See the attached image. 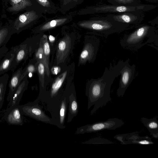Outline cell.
Returning a JSON list of instances; mask_svg holds the SVG:
<instances>
[{
	"mask_svg": "<svg viewBox=\"0 0 158 158\" xmlns=\"http://www.w3.org/2000/svg\"><path fill=\"white\" fill-rule=\"evenodd\" d=\"M125 61L119 60L114 65L111 64L106 68L102 76L97 79H91L86 82L85 95L87 98V109L93 106L90 114L95 113L100 108L106 106L112 100L110 96L111 85L115 79L120 75Z\"/></svg>",
	"mask_w": 158,
	"mask_h": 158,
	"instance_id": "1",
	"label": "cell"
},
{
	"mask_svg": "<svg viewBox=\"0 0 158 158\" xmlns=\"http://www.w3.org/2000/svg\"><path fill=\"white\" fill-rule=\"evenodd\" d=\"M155 35L153 30L149 26L142 27L131 34L124 36L121 40L120 44L124 48L137 51L150 43Z\"/></svg>",
	"mask_w": 158,
	"mask_h": 158,
	"instance_id": "2",
	"label": "cell"
},
{
	"mask_svg": "<svg viewBox=\"0 0 158 158\" xmlns=\"http://www.w3.org/2000/svg\"><path fill=\"white\" fill-rule=\"evenodd\" d=\"M80 27L92 31V34L108 36L109 35L120 32L124 30L126 27L118 22H111L105 20H92L78 22Z\"/></svg>",
	"mask_w": 158,
	"mask_h": 158,
	"instance_id": "3",
	"label": "cell"
},
{
	"mask_svg": "<svg viewBox=\"0 0 158 158\" xmlns=\"http://www.w3.org/2000/svg\"><path fill=\"white\" fill-rule=\"evenodd\" d=\"M43 14L37 9L33 8L25 10L14 20H10L9 24L13 33H19L31 27L44 16Z\"/></svg>",
	"mask_w": 158,
	"mask_h": 158,
	"instance_id": "4",
	"label": "cell"
},
{
	"mask_svg": "<svg viewBox=\"0 0 158 158\" xmlns=\"http://www.w3.org/2000/svg\"><path fill=\"white\" fill-rule=\"evenodd\" d=\"M100 41L94 35H85L84 45L78 60V66L85 65L87 62L93 63L96 58Z\"/></svg>",
	"mask_w": 158,
	"mask_h": 158,
	"instance_id": "5",
	"label": "cell"
},
{
	"mask_svg": "<svg viewBox=\"0 0 158 158\" xmlns=\"http://www.w3.org/2000/svg\"><path fill=\"white\" fill-rule=\"evenodd\" d=\"M124 122L117 118H110L107 120L87 124L78 127L76 134L95 132L106 130H114L122 127Z\"/></svg>",
	"mask_w": 158,
	"mask_h": 158,
	"instance_id": "6",
	"label": "cell"
},
{
	"mask_svg": "<svg viewBox=\"0 0 158 158\" xmlns=\"http://www.w3.org/2000/svg\"><path fill=\"white\" fill-rule=\"evenodd\" d=\"M63 34L57 46L56 58L58 64L65 62L73 53L76 39L74 33H69L64 31Z\"/></svg>",
	"mask_w": 158,
	"mask_h": 158,
	"instance_id": "7",
	"label": "cell"
},
{
	"mask_svg": "<svg viewBox=\"0 0 158 158\" xmlns=\"http://www.w3.org/2000/svg\"><path fill=\"white\" fill-rule=\"evenodd\" d=\"M135 71V65H131L129 63V59L125 61L124 66L120 72V78L119 86L117 90L118 97L123 96L127 89L134 78Z\"/></svg>",
	"mask_w": 158,
	"mask_h": 158,
	"instance_id": "8",
	"label": "cell"
},
{
	"mask_svg": "<svg viewBox=\"0 0 158 158\" xmlns=\"http://www.w3.org/2000/svg\"><path fill=\"white\" fill-rule=\"evenodd\" d=\"M45 18V21L32 30L33 33L35 34L44 33L62 26L68 23L71 20V17L70 15L56 16L51 18H47L46 17Z\"/></svg>",
	"mask_w": 158,
	"mask_h": 158,
	"instance_id": "9",
	"label": "cell"
},
{
	"mask_svg": "<svg viewBox=\"0 0 158 158\" xmlns=\"http://www.w3.org/2000/svg\"><path fill=\"white\" fill-rule=\"evenodd\" d=\"M114 138L123 144H136L148 145L154 143L152 141L151 138L148 136L140 137L137 132L118 135H115Z\"/></svg>",
	"mask_w": 158,
	"mask_h": 158,
	"instance_id": "10",
	"label": "cell"
},
{
	"mask_svg": "<svg viewBox=\"0 0 158 158\" xmlns=\"http://www.w3.org/2000/svg\"><path fill=\"white\" fill-rule=\"evenodd\" d=\"M130 10V7L125 6L105 5L88 7L80 10L78 14L84 15L98 13H120Z\"/></svg>",
	"mask_w": 158,
	"mask_h": 158,
	"instance_id": "11",
	"label": "cell"
},
{
	"mask_svg": "<svg viewBox=\"0 0 158 158\" xmlns=\"http://www.w3.org/2000/svg\"><path fill=\"white\" fill-rule=\"evenodd\" d=\"M4 0L6 10L12 15L35 8L30 0Z\"/></svg>",
	"mask_w": 158,
	"mask_h": 158,
	"instance_id": "12",
	"label": "cell"
},
{
	"mask_svg": "<svg viewBox=\"0 0 158 158\" xmlns=\"http://www.w3.org/2000/svg\"><path fill=\"white\" fill-rule=\"evenodd\" d=\"M34 7L44 14H55L59 8L52 0H30Z\"/></svg>",
	"mask_w": 158,
	"mask_h": 158,
	"instance_id": "13",
	"label": "cell"
},
{
	"mask_svg": "<svg viewBox=\"0 0 158 158\" xmlns=\"http://www.w3.org/2000/svg\"><path fill=\"white\" fill-rule=\"evenodd\" d=\"M69 113L68 122H71L76 116L79 111V105L77 100L74 85L72 83L69 92Z\"/></svg>",
	"mask_w": 158,
	"mask_h": 158,
	"instance_id": "14",
	"label": "cell"
},
{
	"mask_svg": "<svg viewBox=\"0 0 158 158\" xmlns=\"http://www.w3.org/2000/svg\"><path fill=\"white\" fill-rule=\"evenodd\" d=\"M141 122L148 129L152 137L158 139V121L156 117L148 119L144 117L141 119Z\"/></svg>",
	"mask_w": 158,
	"mask_h": 158,
	"instance_id": "15",
	"label": "cell"
},
{
	"mask_svg": "<svg viewBox=\"0 0 158 158\" xmlns=\"http://www.w3.org/2000/svg\"><path fill=\"white\" fill-rule=\"evenodd\" d=\"M72 66L67 67L54 81L51 88V95H54L61 87L65 79L70 74Z\"/></svg>",
	"mask_w": 158,
	"mask_h": 158,
	"instance_id": "16",
	"label": "cell"
},
{
	"mask_svg": "<svg viewBox=\"0 0 158 158\" xmlns=\"http://www.w3.org/2000/svg\"><path fill=\"white\" fill-rule=\"evenodd\" d=\"M35 58L36 59L37 61L41 62L44 64L45 67V74L49 77L50 73L49 64L46 60L44 54L43 44L41 40L40 42L39 48L35 53Z\"/></svg>",
	"mask_w": 158,
	"mask_h": 158,
	"instance_id": "17",
	"label": "cell"
},
{
	"mask_svg": "<svg viewBox=\"0 0 158 158\" xmlns=\"http://www.w3.org/2000/svg\"><path fill=\"white\" fill-rule=\"evenodd\" d=\"M13 34L12 28L10 24H8L4 26L0 27V41L1 45L5 40L8 39L11 35Z\"/></svg>",
	"mask_w": 158,
	"mask_h": 158,
	"instance_id": "18",
	"label": "cell"
},
{
	"mask_svg": "<svg viewBox=\"0 0 158 158\" xmlns=\"http://www.w3.org/2000/svg\"><path fill=\"white\" fill-rule=\"evenodd\" d=\"M43 33L41 39L42 43L44 54L46 60L49 64V57L50 53V46L47 36Z\"/></svg>",
	"mask_w": 158,
	"mask_h": 158,
	"instance_id": "19",
	"label": "cell"
},
{
	"mask_svg": "<svg viewBox=\"0 0 158 158\" xmlns=\"http://www.w3.org/2000/svg\"><path fill=\"white\" fill-rule=\"evenodd\" d=\"M35 66L37 71L40 81L42 86H44V75L45 74V67L44 64L41 62H38L36 63Z\"/></svg>",
	"mask_w": 158,
	"mask_h": 158,
	"instance_id": "20",
	"label": "cell"
},
{
	"mask_svg": "<svg viewBox=\"0 0 158 158\" xmlns=\"http://www.w3.org/2000/svg\"><path fill=\"white\" fill-rule=\"evenodd\" d=\"M82 143L88 144H107L114 143L112 141L107 139L101 137H96L91 139L88 140L83 142Z\"/></svg>",
	"mask_w": 158,
	"mask_h": 158,
	"instance_id": "21",
	"label": "cell"
},
{
	"mask_svg": "<svg viewBox=\"0 0 158 158\" xmlns=\"http://www.w3.org/2000/svg\"><path fill=\"white\" fill-rule=\"evenodd\" d=\"M111 17L114 20L119 23H128L131 20V17L129 15L125 14L112 15Z\"/></svg>",
	"mask_w": 158,
	"mask_h": 158,
	"instance_id": "22",
	"label": "cell"
},
{
	"mask_svg": "<svg viewBox=\"0 0 158 158\" xmlns=\"http://www.w3.org/2000/svg\"><path fill=\"white\" fill-rule=\"evenodd\" d=\"M19 69L13 75L10 82V85L11 88L14 89L16 87L19 83L22 73Z\"/></svg>",
	"mask_w": 158,
	"mask_h": 158,
	"instance_id": "23",
	"label": "cell"
},
{
	"mask_svg": "<svg viewBox=\"0 0 158 158\" xmlns=\"http://www.w3.org/2000/svg\"><path fill=\"white\" fill-rule=\"evenodd\" d=\"M68 102H69V98L67 100L66 98H64L61 105L60 110V122L61 124H63L64 122Z\"/></svg>",
	"mask_w": 158,
	"mask_h": 158,
	"instance_id": "24",
	"label": "cell"
},
{
	"mask_svg": "<svg viewBox=\"0 0 158 158\" xmlns=\"http://www.w3.org/2000/svg\"><path fill=\"white\" fill-rule=\"evenodd\" d=\"M15 56L14 55L10 58H5L1 64L0 67V73H2L3 72L6 70H7V69L10 66V64L12 63V60L14 58Z\"/></svg>",
	"mask_w": 158,
	"mask_h": 158,
	"instance_id": "25",
	"label": "cell"
},
{
	"mask_svg": "<svg viewBox=\"0 0 158 158\" xmlns=\"http://www.w3.org/2000/svg\"><path fill=\"white\" fill-rule=\"evenodd\" d=\"M20 119V114L18 109L14 110L9 117V120L12 123L19 122Z\"/></svg>",
	"mask_w": 158,
	"mask_h": 158,
	"instance_id": "26",
	"label": "cell"
},
{
	"mask_svg": "<svg viewBox=\"0 0 158 158\" xmlns=\"http://www.w3.org/2000/svg\"><path fill=\"white\" fill-rule=\"evenodd\" d=\"M36 68L35 65H34L33 64H31L27 66L25 71L24 73L22 72L19 80V83L22 80L26 75L27 74L34 72L36 70Z\"/></svg>",
	"mask_w": 158,
	"mask_h": 158,
	"instance_id": "27",
	"label": "cell"
},
{
	"mask_svg": "<svg viewBox=\"0 0 158 158\" xmlns=\"http://www.w3.org/2000/svg\"><path fill=\"white\" fill-rule=\"evenodd\" d=\"M25 54V50L23 48L20 49L17 54L16 60L18 62H20L24 58Z\"/></svg>",
	"mask_w": 158,
	"mask_h": 158,
	"instance_id": "28",
	"label": "cell"
},
{
	"mask_svg": "<svg viewBox=\"0 0 158 158\" xmlns=\"http://www.w3.org/2000/svg\"><path fill=\"white\" fill-rule=\"evenodd\" d=\"M158 50V35H155L152 41L147 44Z\"/></svg>",
	"mask_w": 158,
	"mask_h": 158,
	"instance_id": "29",
	"label": "cell"
},
{
	"mask_svg": "<svg viewBox=\"0 0 158 158\" xmlns=\"http://www.w3.org/2000/svg\"><path fill=\"white\" fill-rule=\"evenodd\" d=\"M32 112L35 115H39L41 114V111L39 109L34 108L32 110Z\"/></svg>",
	"mask_w": 158,
	"mask_h": 158,
	"instance_id": "30",
	"label": "cell"
},
{
	"mask_svg": "<svg viewBox=\"0 0 158 158\" xmlns=\"http://www.w3.org/2000/svg\"><path fill=\"white\" fill-rule=\"evenodd\" d=\"M4 88V84L3 83L1 82L0 85V99L1 101L2 100V94Z\"/></svg>",
	"mask_w": 158,
	"mask_h": 158,
	"instance_id": "31",
	"label": "cell"
},
{
	"mask_svg": "<svg viewBox=\"0 0 158 158\" xmlns=\"http://www.w3.org/2000/svg\"><path fill=\"white\" fill-rule=\"evenodd\" d=\"M120 4H126L130 3L132 0H114Z\"/></svg>",
	"mask_w": 158,
	"mask_h": 158,
	"instance_id": "32",
	"label": "cell"
},
{
	"mask_svg": "<svg viewBox=\"0 0 158 158\" xmlns=\"http://www.w3.org/2000/svg\"><path fill=\"white\" fill-rule=\"evenodd\" d=\"M48 39L50 43H53L54 42L55 40V37L52 35H50L48 36Z\"/></svg>",
	"mask_w": 158,
	"mask_h": 158,
	"instance_id": "33",
	"label": "cell"
},
{
	"mask_svg": "<svg viewBox=\"0 0 158 158\" xmlns=\"http://www.w3.org/2000/svg\"><path fill=\"white\" fill-rule=\"evenodd\" d=\"M58 0L60 1L61 3H62L64 1V0Z\"/></svg>",
	"mask_w": 158,
	"mask_h": 158,
	"instance_id": "34",
	"label": "cell"
}]
</instances>
